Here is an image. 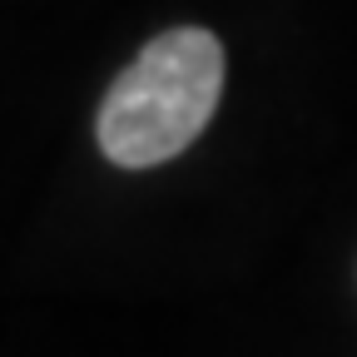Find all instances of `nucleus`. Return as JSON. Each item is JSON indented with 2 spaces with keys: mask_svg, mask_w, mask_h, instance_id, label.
<instances>
[{
  "mask_svg": "<svg viewBox=\"0 0 357 357\" xmlns=\"http://www.w3.org/2000/svg\"><path fill=\"white\" fill-rule=\"evenodd\" d=\"M223 95V45L199 30L149 40L100 105V149L119 169H154L184 154Z\"/></svg>",
  "mask_w": 357,
  "mask_h": 357,
  "instance_id": "1",
  "label": "nucleus"
}]
</instances>
